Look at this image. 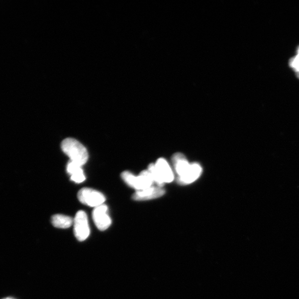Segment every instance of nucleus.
Masks as SVG:
<instances>
[{"instance_id": "20e7f679", "label": "nucleus", "mask_w": 299, "mask_h": 299, "mask_svg": "<svg viewBox=\"0 0 299 299\" xmlns=\"http://www.w3.org/2000/svg\"><path fill=\"white\" fill-rule=\"evenodd\" d=\"M74 235L79 241L83 242L90 235L88 217L85 212L79 211L73 220Z\"/></svg>"}, {"instance_id": "7ed1b4c3", "label": "nucleus", "mask_w": 299, "mask_h": 299, "mask_svg": "<svg viewBox=\"0 0 299 299\" xmlns=\"http://www.w3.org/2000/svg\"><path fill=\"white\" fill-rule=\"evenodd\" d=\"M78 198L81 203L95 208L103 205L106 201L104 194L90 188L81 189L78 193Z\"/></svg>"}, {"instance_id": "f03ea898", "label": "nucleus", "mask_w": 299, "mask_h": 299, "mask_svg": "<svg viewBox=\"0 0 299 299\" xmlns=\"http://www.w3.org/2000/svg\"><path fill=\"white\" fill-rule=\"evenodd\" d=\"M122 178L128 185L138 191H143L152 187L154 182L153 177L148 170H144L138 176L129 171L122 173Z\"/></svg>"}, {"instance_id": "9d476101", "label": "nucleus", "mask_w": 299, "mask_h": 299, "mask_svg": "<svg viewBox=\"0 0 299 299\" xmlns=\"http://www.w3.org/2000/svg\"><path fill=\"white\" fill-rule=\"evenodd\" d=\"M202 168L201 166L198 164H193L187 175L181 178L177 179V181L182 185L192 183L200 176Z\"/></svg>"}, {"instance_id": "1a4fd4ad", "label": "nucleus", "mask_w": 299, "mask_h": 299, "mask_svg": "<svg viewBox=\"0 0 299 299\" xmlns=\"http://www.w3.org/2000/svg\"><path fill=\"white\" fill-rule=\"evenodd\" d=\"M67 172L70 175V179L75 183L83 182L85 177L81 166L70 161L67 166Z\"/></svg>"}, {"instance_id": "4468645a", "label": "nucleus", "mask_w": 299, "mask_h": 299, "mask_svg": "<svg viewBox=\"0 0 299 299\" xmlns=\"http://www.w3.org/2000/svg\"><path fill=\"white\" fill-rule=\"evenodd\" d=\"M2 299H16V298H15L12 297H7L3 298Z\"/></svg>"}, {"instance_id": "0eeeda50", "label": "nucleus", "mask_w": 299, "mask_h": 299, "mask_svg": "<svg viewBox=\"0 0 299 299\" xmlns=\"http://www.w3.org/2000/svg\"><path fill=\"white\" fill-rule=\"evenodd\" d=\"M165 190L160 187H153L136 192L133 195L135 201H146L159 198L165 194Z\"/></svg>"}, {"instance_id": "f257e3e1", "label": "nucleus", "mask_w": 299, "mask_h": 299, "mask_svg": "<svg viewBox=\"0 0 299 299\" xmlns=\"http://www.w3.org/2000/svg\"><path fill=\"white\" fill-rule=\"evenodd\" d=\"M61 148L71 161L81 166L84 165L88 159V151L78 141L72 138L64 139L61 144Z\"/></svg>"}, {"instance_id": "9b49d317", "label": "nucleus", "mask_w": 299, "mask_h": 299, "mask_svg": "<svg viewBox=\"0 0 299 299\" xmlns=\"http://www.w3.org/2000/svg\"><path fill=\"white\" fill-rule=\"evenodd\" d=\"M52 224L54 227L66 229V228L72 226L73 224V220L69 216L55 215L52 217Z\"/></svg>"}, {"instance_id": "ddd939ff", "label": "nucleus", "mask_w": 299, "mask_h": 299, "mask_svg": "<svg viewBox=\"0 0 299 299\" xmlns=\"http://www.w3.org/2000/svg\"><path fill=\"white\" fill-rule=\"evenodd\" d=\"M290 66L295 70V71L299 72V56L297 55L294 58H292L290 61Z\"/></svg>"}, {"instance_id": "dca6fc26", "label": "nucleus", "mask_w": 299, "mask_h": 299, "mask_svg": "<svg viewBox=\"0 0 299 299\" xmlns=\"http://www.w3.org/2000/svg\"><path fill=\"white\" fill-rule=\"evenodd\" d=\"M297 55H298V56H299V48H298V54H297Z\"/></svg>"}, {"instance_id": "423d86ee", "label": "nucleus", "mask_w": 299, "mask_h": 299, "mask_svg": "<svg viewBox=\"0 0 299 299\" xmlns=\"http://www.w3.org/2000/svg\"><path fill=\"white\" fill-rule=\"evenodd\" d=\"M172 161L178 177L177 179L185 176L191 169L190 165L185 156L181 153H176L173 156Z\"/></svg>"}, {"instance_id": "2eb2a0df", "label": "nucleus", "mask_w": 299, "mask_h": 299, "mask_svg": "<svg viewBox=\"0 0 299 299\" xmlns=\"http://www.w3.org/2000/svg\"><path fill=\"white\" fill-rule=\"evenodd\" d=\"M297 77L299 78V72H297Z\"/></svg>"}, {"instance_id": "39448f33", "label": "nucleus", "mask_w": 299, "mask_h": 299, "mask_svg": "<svg viewBox=\"0 0 299 299\" xmlns=\"http://www.w3.org/2000/svg\"><path fill=\"white\" fill-rule=\"evenodd\" d=\"M108 210L107 206L103 204L96 207L92 214L94 224L100 231H105L111 225L112 220L108 214Z\"/></svg>"}, {"instance_id": "6e6552de", "label": "nucleus", "mask_w": 299, "mask_h": 299, "mask_svg": "<svg viewBox=\"0 0 299 299\" xmlns=\"http://www.w3.org/2000/svg\"><path fill=\"white\" fill-rule=\"evenodd\" d=\"M156 170L164 183L171 182L173 180V172L167 162L164 159H160L155 164Z\"/></svg>"}, {"instance_id": "f8f14e48", "label": "nucleus", "mask_w": 299, "mask_h": 299, "mask_svg": "<svg viewBox=\"0 0 299 299\" xmlns=\"http://www.w3.org/2000/svg\"><path fill=\"white\" fill-rule=\"evenodd\" d=\"M148 171L151 173L152 177H153L154 182H156L159 187H161L164 184V182L160 177L158 173H157L155 164H151L149 166Z\"/></svg>"}]
</instances>
